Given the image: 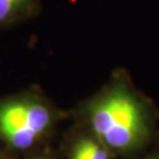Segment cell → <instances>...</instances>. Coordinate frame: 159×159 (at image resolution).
I'll return each instance as SVG.
<instances>
[{"label": "cell", "mask_w": 159, "mask_h": 159, "mask_svg": "<svg viewBox=\"0 0 159 159\" xmlns=\"http://www.w3.org/2000/svg\"><path fill=\"white\" fill-rule=\"evenodd\" d=\"M92 126L106 145L126 148L133 146L142 135L145 118L137 99L130 93L116 89L94 105Z\"/></svg>", "instance_id": "obj_1"}, {"label": "cell", "mask_w": 159, "mask_h": 159, "mask_svg": "<svg viewBox=\"0 0 159 159\" xmlns=\"http://www.w3.org/2000/svg\"><path fill=\"white\" fill-rule=\"evenodd\" d=\"M49 121L48 109L37 102L16 101L0 106V134L19 150L32 146L45 131Z\"/></svg>", "instance_id": "obj_2"}, {"label": "cell", "mask_w": 159, "mask_h": 159, "mask_svg": "<svg viewBox=\"0 0 159 159\" xmlns=\"http://www.w3.org/2000/svg\"><path fill=\"white\" fill-rule=\"evenodd\" d=\"M72 159H109L107 152L93 141H81L74 148Z\"/></svg>", "instance_id": "obj_3"}, {"label": "cell", "mask_w": 159, "mask_h": 159, "mask_svg": "<svg viewBox=\"0 0 159 159\" xmlns=\"http://www.w3.org/2000/svg\"><path fill=\"white\" fill-rule=\"evenodd\" d=\"M27 2L28 0H0V24L16 16Z\"/></svg>", "instance_id": "obj_4"}, {"label": "cell", "mask_w": 159, "mask_h": 159, "mask_svg": "<svg viewBox=\"0 0 159 159\" xmlns=\"http://www.w3.org/2000/svg\"><path fill=\"white\" fill-rule=\"evenodd\" d=\"M40 159H41V158H40Z\"/></svg>", "instance_id": "obj_5"}]
</instances>
